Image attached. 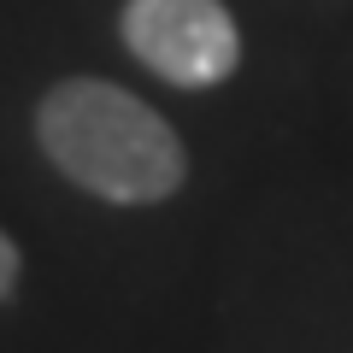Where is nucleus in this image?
<instances>
[{
  "instance_id": "2",
  "label": "nucleus",
  "mask_w": 353,
  "mask_h": 353,
  "mask_svg": "<svg viewBox=\"0 0 353 353\" xmlns=\"http://www.w3.org/2000/svg\"><path fill=\"white\" fill-rule=\"evenodd\" d=\"M118 41L159 83L206 94L241 71V24L224 0H124Z\"/></svg>"
},
{
  "instance_id": "3",
  "label": "nucleus",
  "mask_w": 353,
  "mask_h": 353,
  "mask_svg": "<svg viewBox=\"0 0 353 353\" xmlns=\"http://www.w3.org/2000/svg\"><path fill=\"white\" fill-rule=\"evenodd\" d=\"M18 283H24V253H18V241L0 230V306L18 294Z\"/></svg>"
},
{
  "instance_id": "1",
  "label": "nucleus",
  "mask_w": 353,
  "mask_h": 353,
  "mask_svg": "<svg viewBox=\"0 0 353 353\" xmlns=\"http://www.w3.org/2000/svg\"><path fill=\"white\" fill-rule=\"evenodd\" d=\"M30 124L41 159L106 206H159L189 183V148L171 118L112 77H59Z\"/></svg>"
}]
</instances>
